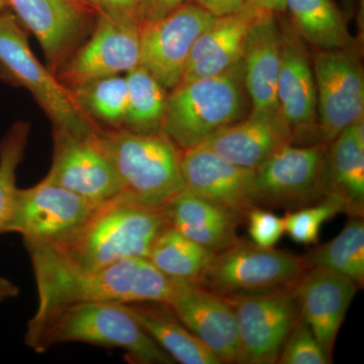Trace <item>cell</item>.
Wrapping results in <instances>:
<instances>
[{
    "label": "cell",
    "instance_id": "cell-1",
    "mask_svg": "<svg viewBox=\"0 0 364 364\" xmlns=\"http://www.w3.org/2000/svg\"><path fill=\"white\" fill-rule=\"evenodd\" d=\"M37 284V312L42 317L56 309L79 303L171 304L174 280L148 258H128L100 268L82 269L69 264L50 245L26 244Z\"/></svg>",
    "mask_w": 364,
    "mask_h": 364
},
{
    "label": "cell",
    "instance_id": "cell-2",
    "mask_svg": "<svg viewBox=\"0 0 364 364\" xmlns=\"http://www.w3.org/2000/svg\"><path fill=\"white\" fill-rule=\"evenodd\" d=\"M25 340L38 353L55 345L75 342L124 349L132 363H173L124 304L92 301L62 306L31 318Z\"/></svg>",
    "mask_w": 364,
    "mask_h": 364
},
{
    "label": "cell",
    "instance_id": "cell-3",
    "mask_svg": "<svg viewBox=\"0 0 364 364\" xmlns=\"http://www.w3.org/2000/svg\"><path fill=\"white\" fill-rule=\"evenodd\" d=\"M168 226L163 208L141 205L121 193L98 205L70 239L50 246L69 264L100 269L128 258H148L157 237Z\"/></svg>",
    "mask_w": 364,
    "mask_h": 364
},
{
    "label": "cell",
    "instance_id": "cell-4",
    "mask_svg": "<svg viewBox=\"0 0 364 364\" xmlns=\"http://www.w3.org/2000/svg\"><path fill=\"white\" fill-rule=\"evenodd\" d=\"M93 138L116 169L122 193L131 200L163 208L184 189L181 153L163 132L140 134L129 129L98 128Z\"/></svg>",
    "mask_w": 364,
    "mask_h": 364
},
{
    "label": "cell",
    "instance_id": "cell-5",
    "mask_svg": "<svg viewBox=\"0 0 364 364\" xmlns=\"http://www.w3.org/2000/svg\"><path fill=\"white\" fill-rule=\"evenodd\" d=\"M242 60L219 75L179 83L167 97L161 131L182 150L200 145L241 117Z\"/></svg>",
    "mask_w": 364,
    "mask_h": 364
},
{
    "label": "cell",
    "instance_id": "cell-6",
    "mask_svg": "<svg viewBox=\"0 0 364 364\" xmlns=\"http://www.w3.org/2000/svg\"><path fill=\"white\" fill-rule=\"evenodd\" d=\"M0 74L26 88L51 119L54 129L90 136L98 127L81 109L71 91L41 64L16 14L0 11Z\"/></svg>",
    "mask_w": 364,
    "mask_h": 364
},
{
    "label": "cell",
    "instance_id": "cell-7",
    "mask_svg": "<svg viewBox=\"0 0 364 364\" xmlns=\"http://www.w3.org/2000/svg\"><path fill=\"white\" fill-rule=\"evenodd\" d=\"M304 256L240 239L214 253L196 284L222 296L294 286L309 269Z\"/></svg>",
    "mask_w": 364,
    "mask_h": 364
},
{
    "label": "cell",
    "instance_id": "cell-8",
    "mask_svg": "<svg viewBox=\"0 0 364 364\" xmlns=\"http://www.w3.org/2000/svg\"><path fill=\"white\" fill-rule=\"evenodd\" d=\"M238 329L237 363L274 364L299 317L294 286L224 296Z\"/></svg>",
    "mask_w": 364,
    "mask_h": 364
},
{
    "label": "cell",
    "instance_id": "cell-9",
    "mask_svg": "<svg viewBox=\"0 0 364 364\" xmlns=\"http://www.w3.org/2000/svg\"><path fill=\"white\" fill-rule=\"evenodd\" d=\"M98 205L43 179L16 191L4 233L21 235L23 243L60 245L90 219Z\"/></svg>",
    "mask_w": 364,
    "mask_h": 364
},
{
    "label": "cell",
    "instance_id": "cell-10",
    "mask_svg": "<svg viewBox=\"0 0 364 364\" xmlns=\"http://www.w3.org/2000/svg\"><path fill=\"white\" fill-rule=\"evenodd\" d=\"M326 159L320 146H284L256 169L260 207L289 210L325 198Z\"/></svg>",
    "mask_w": 364,
    "mask_h": 364
},
{
    "label": "cell",
    "instance_id": "cell-11",
    "mask_svg": "<svg viewBox=\"0 0 364 364\" xmlns=\"http://www.w3.org/2000/svg\"><path fill=\"white\" fill-rule=\"evenodd\" d=\"M195 4H181L168 16L141 25L140 66L164 88L181 83L196 39L215 21Z\"/></svg>",
    "mask_w": 364,
    "mask_h": 364
},
{
    "label": "cell",
    "instance_id": "cell-12",
    "mask_svg": "<svg viewBox=\"0 0 364 364\" xmlns=\"http://www.w3.org/2000/svg\"><path fill=\"white\" fill-rule=\"evenodd\" d=\"M320 130L331 143L344 129L363 117L364 76L349 48L320 50L314 59Z\"/></svg>",
    "mask_w": 364,
    "mask_h": 364
},
{
    "label": "cell",
    "instance_id": "cell-13",
    "mask_svg": "<svg viewBox=\"0 0 364 364\" xmlns=\"http://www.w3.org/2000/svg\"><path fill=\"white\" fill-rule=\"evenodd\" d=\"M93 135L82 138L54 129L52 165L45 179L100 205L121 195L122 186Z\"/></svg>",
    "mask_w": 364,
    "mask_h": 364
},
{
    "label": "cell",
    "instance_id": "cell-14",
    "mask_svg": "<svg viewBox=\"0 0 364 364\" xmlns=\"http://www.w3.org/2000/svg\"><path fill=\"white\" fill-rule=\"evenodd\" d=\"M140 33L135 18L100 14L90 39L62 65V79L74 88L136 68L140 65Z\"/></svg>",
    "mask_w": 364,
    "mask_h": 364
},
{
    "label": "cell",
    "instance_id": "cell-15",
    "mask_svg": "<svg viewBox=\"0 0 364 364\" xmlns=\"http://www.w3.org/2000/svg\"><path fill=\"white\" fill-rule=\"evenodd\" d=\"M184 188L231 210L245 220L260 208L256 170L244 168L198 145L183 150L181 160Z\"/></svg>",
    "mask_w": 364,
    "mask_h": 364
},
{
    "label": "cell",
    "instance_id": "cell-16",
    "mask_svg": "<svg viewBox=\"0 0 364 364\" xmlns=\"http://www.w3.org/2000/svg\"><path fill=\"white\" fill-rule=\"evenodd\" d=\"M173 280L170 306L176 317L221 363H237L238 329L226 299L196 282Z\"/></svg>",
    "mask_w": 364,
    "mask_h": 364
},
{
    "label": "cell",
    "instance_id": "cell-17",
    "mask_svg": "<svg viewBox=\"0 0 364 364\" xmlns=\"http://www.w3.org/2000/svg\"><path fill=\"white\" fill-rule=\"evenodd\" d=\"M358 289L353 280L321 267L309 268L294 284L299 315L331 363L340 328Z\"/></svg>",
    "mask_w": 364,
    "mask_h": 364
},
{
    "label": "cell",
    "instance_id": "cell-18",
    "mask_svg": "<svg viewBox=\"0 0 364 364\" xmlns=\"http://www.w3.org/2000/svg\"><path fill=\"white\" fill-rule=\"evenodd\" d=\"M21 25L39 41L50 66L58 68L82 38L83 6L76 0H6Z\"/></svg>",
    "mask_w": 364,
    "mask_h": 364
},
{
    "label": "cell",
    "instance_id": "cell-19",
    "mask_svg": "<svg viewBox=\"0 0 364 364\" xmlns=\"http://www.w3.org/2000/svg\"><path fill=\"white\" fill-rule=\"evenodd\" d=\"M282 35L274 14L261 11L251 26L242 64L254 116L282 117L277 102Z\"/></svg>",
    "mask_w": 364,
    "mask_h": 364
},
{
    "label": "cell",
    "instance_id": "cell-20",
    "mask_svg": "<svg viewBox=\"0 0 364 364\" xmlns=\"http://www.w3.org/2000/svg\"><path fill=\"white\" fill-rule=\"evenodd\" d=\"M260 13L246 4L237 13L217 16L196 39L181 83L219 75L238 64L251 26Z\"/></svg>",
    "mask_w": 364,
    "mask_h": 364
},
{
    "label": "cell",
    "instance_id": "cell-21",
    "mask_svg": "<svg viewBox=\"0 0 364 364\" xmlns=\"http://www.w3.org/2000/svg\"><path fill=\"white\" fill-rule=\"evenodd\" d=\"M291 140L293 133L282 117L252 114L215 132L200 145L233 164L256 170Z\"/></svg>",
    "mask_w": 364,
    "mask_h": 364
},
{
    "label": "cell",
    "instance_id": "cell-22",
    "mask_svg": "<svg viewBox=\"0 0 364 364\" xmlns=\"http://www.w3.org/2000/svg\"><path fill=\"white\" fill-rule=\"evenodd\" d=\"M280 48L277 102L291 133L312 128L317 117L315 76L301 41L284 28Z\"/></svg>",
    "mask_w": 364,
    "mask_h": 364
},
{
    "label": "cell",
    "instance_id": "cell-23",
    "mask_svg": "<svg viewBox=\"0 0 364 364\" xmlns=\"http://www.w3.org/2000/svg\"><path fill=\"white\" fill-rule=\"evenodd\" d=\"M163 210L170 226L212 252L240 240L237 232L241 218L188 189H182Z\"/></svg>",
    "mask_w": 364,
    "mask_h": 364
},
{
    "label": "cell",
    "instance_id": "cell-24",
    "mask_svg": "<svg viewBox=\"0 0 364 364\" xmlns=\"http://www.w3.org/2000/svg\"><path fill=\"white\" fill-rule=\"evenodd\" d=\"M325 170V196L339 203L350 217L364 214L363 117L332 141Z\"/></svg>",
    "mask_w": 364,
    "mask_h": 364
},
{
    "label": "cell",
    "instance_id": "cell-25",
    "mask_svg": "<svg viewBox=\"0 0 364 364\" xmlns=\"http://www.w3.org/2000/svg\"><path fill=\"white\" fill-rule=\"evenodd\" d=\"M124 306L173 360L182 364H221L217 356L182 324L169 305L146 301Z\"/></svg>",
    "mask_w": 364,
    "mask_h": 364
},
{
    "label": "cell",
    "instance_id": "cell-26",
    "mask_svg": "<svg viewBox=\"0 0 364 364\" xmlns=\"http://www.w3.org/2000/svg\"><path fill=\"white\" fill-rule=\"evenodd\" d=\"M296 30L320 50L347 49L351 38L332 0H284Z\"/></svg>",
    "mask_w": 364,
    "mask_h": 364
},
{
    "label": "cell",
    "instance_id": "cell-27",
    "mask_svg": "<svg viewBox=\"0 0 364 364\" xmlns=\"http://www.w3.org/2000/svg\"><path fill=\"white\" fill-rule=\"evenodd\" d=\"M214 252L168 226L157 237L148 259L171 279L198 282Z\"/></svg>",
    "mask_w": 364,
    "mask_h": 364
},
{
    "label": "cell",
    "instance_id": "cell-28",
    "mask_svg": "<svg viewBox=\"0 0 364 364\" xmlns=\"http://www.w3.org/2000/svg\"><path fill=\"white\" fill-rule=\"evenodd\" d=\"M309 267L329 268L364 284V224L363 218L351 217L335 238L304 256Z\"/></svg>",
    "mask_w": 364,
    "mask_h": 364
},
{
    "label": "cell",
    "instance_id": "cell-29",
    "mask_svg": "<svg viewBox=\"0 0 364 364\" xmlns=\"http://www.w3.org/2000/svg\"><path fill=\"white\" fill-rule=\"evenodd\" d=\"M124 77L128 85V105L124 122L127 129L140 134L162 132L167 100L165 88L140 65L127 72Z\"/></svg>",
    "mask_w": 364,
    "mask_h": 364
},
{
    "label": "cell",
    "instance_id": "cell-30",
    "mask_svg": "<svg viewBox=\"0 0 364 364\" xmlns=\"http://www.w3.org/2000/svg\"><path fill=\"white\" fill-rule=\"evenodd\" d=\"M79 107L90 119L119 128L124 124L128 105L126 77L107 76L71 88Z\"/></svg>",
    "mask_w": 364,
    "mask_h": 364
},
{
    "label": "cell",
    "instance_id": "cell-31",
    "mask_svg": "<svg viewBox=\"0 0 364 364\" xmlns=\"http://www.w3.org/2000/svg\"><path fill=\"white\" fill-rule=\"evenodd\" d=\"M30 129L26 122H16L0 140V234L13 210L18 191L16 171L25 158Z\"/></svg>",
    "mask_w": 364,
    "mask_h": 364
},
{
    "label": "cell",
    "instance_id": "cell-32",
    "mask_svg": "<svg viewBox=\"0 0 364 364\" xmlns=\"http://www.w3.org/2000/svg\"><path fill=\"white\" fill-rule=\"evenodd\" d=\"M342 213L336 200L325 196L309 207L289 210L284 218V230L289 238L301 245L317 243L323 225Z\"/></svg>",
    "mask_w": 364,
    "mask_h": 364
},
{
    "label": "cell",
    "instance_id": "cell-33",
    "mask_svg": "<svg viewBox=\"0 0 364 364\" xmlns=\"http://www.w3.org/2000/svg\"><path fill=\"white\" fill-rule=\"evenodd\" d=\"M277 363L330 364L332 363L323 351L311 328L299 315L298 321L282 346Z\"/></svg>",
    "mask_w": 364,
    "mask_h": 364
},
{
    "label": "cell",
    "instance_id": "cell-34",
    "mask_svg": "<svg viewBox=\"0 0 364 364\" xmlns=\"http://www.w3.org/2000/svg\"><path fill=\"white\" fill-rule=\"evenodd\" d=\"M248 233L251 241L261 247L273 248L286 233L284 218L262 208L248 213Z\"/></svg>",
    "mask_w": 364,
    "mask_h": 364
},
{
    "label": "cell",
    "instance_id": "cell-35",
    "mask_svg": "<svg viewBox=\"0 0 364 364\" xmlns=\"http://www.w3.org/2000/svg\"><path fill=\"white\" fill-rule=\"evenodd\" d=\"M183 0H140L138 20L140 25L161 20L181 6Z\"/></svg>",
    "mask_w": 364,
    "mask_h": 364
},
{
    "label": "cell",
    "instance_id": "cell-36",
    "mask_svg": "<svg viewBox=\"0 0 364 364\" xmlns=\"http://www.w3.org/2000/svg\"><path fill=\"white\" fill-rule=\"evenodd\" d=\"M140 0H86V6L93 7L100 14L138 20Z\"/></svg>",
    "mask_w": 364,
    "mask_h": 364
},
{
    "label": "cell",
    "instance_id": "cell-37",
    "mask_svg": "<svg viewBox=\"0 0 364 364\" xmlns=\"http://www.w3.org/2000/svg\"><path fill=\"white\" fill-rule=\"evenodd\" d=\"M248 2L249 0H193V4L203 7L215 16H224L237 13Z\"/></svg>",
    "mask_w": 364,
    "mask_h": 364
},
{
    "label": "cell",
    "instance_id": "cell-38",
    "mask_svg": "<svg viewBox=\"0 0 364 364\" xmlns=\"http://www.w3.org/2000/svg\"><path fill=\"white\" fill-rule=\"evenodd\" d=\"M248 6L260 11L268 13H282L284 9V0H249Z\"/></svg>",
    "mask_w": 364,
    "mask_h": 364
},
{
    "label": "cell",
    "instance_id": "cell-39",
    "mask_svg": "<svg viewBox=\"0 0 364 364\" xmlns=\"http://www.w3.org/2000/svg\"><path fill=\"white\" fill-rule=\"evenodd\" d=\"M20 294V289L6 277H0V304L9 299L16 298Z\"/></svg>",
    "mask_w": 364,
    "mask_h": 364
},
{
    "label": "cell",
    "instance_id": "cell-40",
    "mask_svg": "<svg viewBox=\"0 0 364 364\" xmlns=\"http://www.w3.org/2000/svg\"><path fill=\"white\" fill-rule=\"evenodd\" d=\"M7 7H9V4H7L6 0H0V11H6Z\"/></svg>",
    "mask_w": 364,
    "mask_h": 364
},
{
    "label": "cell",
    "instance_id": "cell-41",
    "mask_svg": "<svg viewBox=\"0 0 364 364\" xmlns=\"http://www.w3.org/2000/svg\"><path fill=\"white\" fill-rule=\"evenodd\" d=\"M76 1L79 2V4H82V6H86V0H76Z\"/></svg>",
    "mask_w": 364,
    "mask_h": 364
}]
</instances>
